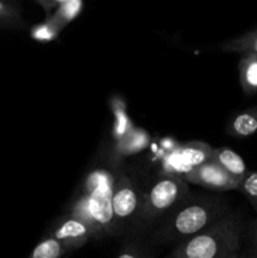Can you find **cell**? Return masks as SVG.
I'll return each instance as SVG.
<instances>
[{
  "instance_id": "ffe728a7",
  "label": "cell",
  "mask_w": 257,
  "mask_h": 258,
  "mask_svg": "<svg viewBox=\"0 0 257 258\" xmlns=\"http://www.w3.org/2000/svg\"><path fill=\"white\" fill-rule=\"evenodd\" d=\"M116 258H145L144 251L136 246H127Z\"/></svg>"
},
{
  "instance_id": "52a82bcc",
  "label": "cell",
  "mask_w": 257,
  "mask_h": 258,
  "mask_svg": "<svg viewBox=\"0 0 257 258\" xmlns=\"http://www.w3.org/2000/svg\"><path fill=\"white\" fill-rule=\"evenodd\" d=\"M48 234L58 239L70 252L81 248L92 239H98L97 233L88 222L71 213L60 217Z\"/></svg>"
},
{
  "instance_id": "2e32d148",
  "label": "cell",
  "mask_w": 257,
  "mask_h": 258,
  "mask_svg": "<svg viewBox=\"0 0 257 258\" xmlns=\"http://www.w3.org/2000/svg\"><path fill=\"white\" fill-rule=\"evenodd\" d=\"M67 253H70L67 247L47 233L38 242L28 258H63Z\"/></svg>"
},
{
  "instance_id": "8992f818",
  "label": "cell",
  "mask_w": 257,
  "mask_h": 258,
  "mask_svg": "<svg viewBox=\"0 0 257 258\" xmlns=\"http://www.w3.org/2000/svg\"><path fill=\"white\" fill-rule=\"evenodd\" d=\"M213 149V146L201 140L180 144L164 156L163 174L184 179L191 170L212 160Z\"/></svg>"
},
{
  "instance_id": "6da1fadb",
  "label": "cell",
  "mask_w": 257,
  "mask_h": 258,
  "mask_svg": "<svg viewBox=\"0 0 257 258\" xmlns=\"http://www.w3.org/2000/svg\"><path fill=\"white\" fill-rule=\"evenodd\" d=\"M229 213L226 201L217 197L190 196L176 206L154 233L156 243H181Z\"/></svg>"
},
{
  "instance_id": "3957f363",
  "label": "cell",
  "mask_w": 257,
  "mask_h": 258,
  "mask_svg": "<svg viewBox=\"0 0 257 258\" xmlns=\"http://www.w3.org/2000/svg\"><path fill=\"white\" fill-rule=\"evenodd\" d=\"M113 174L107 170H95L85 183V193L73 204V216L85 219L92 226L98 239L113 234L112 216Z\"/></svg>"
},
{
  "instance_id": "d6986e66",
  "label": "cell",
  "mask_w": 257,
  "mask_h": 258,
  "mask_svg": "<svg viewBox=\"0 0 257 258\" xmlns=\"http://www.w3.org/2000/svg\"><path fill=\"white\" fill-rule=\"evenodd\" d=\"M59 2L60 0H37L35 3H37V4L42 8L43 12H44L45 19H47V18L52 17L53 13H54V10L57 9Z\"/></svg>"
},
{
  "instance_id": "7402d4cb",
  "label": "cell",
  "mask_w": 257,
  "mask_h": 258,
  "mask_svg": "<svg viewBox=\"0 0 257 258\" xmlns=\"http://www.w3.org/2000/svg\"><path fill=\"white\" fill-rule=\"evenodd\" d=\"M166 258H184V257H181L180 254H178V253H175V252H173V253H171L170 256L166 257Z\"/></svg>"
},
{
  "instance_id": "5bb4252c",
  "label": "cell",
  "mask_w": 257,
  "mask_h": 258,
  "mask_svg": "<svg viewBox=\"0 0 257 258\" xmlns=\"http://www.w3.org/2000/svg\"><path fill=\"white\" fill-rule=\"evenodd\" d=\"M83 9V2L81 0H60L57 9L54 10L52 17L45 20L54 24L62 32L70 23H72Z\"/></svg>"
},
{
  "instance_id": "ac0fdd59",
  "label": "cell",
  "mask_w": 257,
  "mask_h": 258,
  "mask_svg": "<svg viewBox=\"0 0 257 258\" xmlns=\"http://www.w3.org/2000/svg\"><path fill=\"white\" fill-rule=\"evenodd\" d=\"M60 34V30L52 24L50 22L45 20L42 24H37L30 29V35L34 40L42 43L52 42V40L57 39Z\"/></svg>"
},
{
  "instance_id": "30bf717a",
  "label": "cell",
  "mask_w": 257,
  "mask_h": 258,
  "mask_svg": "<svg viewBox=\"0 0 257 258\" xmlns=\"http://www.w3.org/2000/svg\"><path fill=\"white\" fill-rule=\"evenodd\" d=\"M212 160L218 164L222 169H224L229 175L237 179L239 183L248 173V169L242 156L237 154L233 149L227 148V146L214 148Z\"/></svg>"
},
{
  "instance_id": "9c48e42d",
  "label": "cell",
  "mask_w": 257,
  "mask_h": 258,
  "mask_svg": "<svg viewBox=\"0 0 257 258\" xmlns=\"http://www.w3.org/2000/svg\"><path fill=\"white\" fill-rule=\"evenodd\" d=\"M229 136L244 140L257 134V105L239 111L229 118L226 127Z\"/></svg>"
},
{
  "instance_id": "8fae6325",
  "label": "cell",
  "mask_w": 257,
  "mask_h": 258,
  "mask_svg": "<svg viewBox=\"0 0 257 258\" xmlns=\"http://www.w3.org/2000/svg\"><path fill=\"white\" fill-rule=\"evenodd\" d=\"M239 85L246 96L257 95V54L241 55L238 62Z\"/></svg>"
},
{
  "instance_id": "4fadbf2b",
  "label": "cell",
  "mask_w": 257,
  "mask_h": 258,
  "mask_svg": "<svg viewBox=\"0 0 257 258\" xmlns=\"http://www.w3.org/2000/svg\"><path fill=\"white\" fill-rule=\"evenodd\" d=\"M218 49L224 53H238L241 55L257 54V28L237 38L224 40L218 45Z\"/></svg>"
},
{
  "instance_id": "ba28073f",
  "label": "cell",
  "mask_w": 257,
  "mask_h": 258,
  "mask_svg": "<svg viewBox=\"0 0 257 258\" xmlns=\"http://www.w3.org/2000/svg\"><path fill=\"white\" fill-rule=\"evenodd\" d=\"M184 180L188 184H194L214 191L238 190L241 184L213 160L191 170L184 176Z\"/></svg>"
},
{
  "instance_id": "7c38bea8",
  "label": "cell",
  "mask_w": 257,
  "mask_h": 258,
  "mask_svg": "<svg viewBox=\"0 0 257 258\" xmlns=\"http://www.w3.org/2000/svg\"><path fill=\"white\" fill-rule=\"evenodd\" d=\"M150 143V136L145 130L141 128H133L128 131L122 139L117 140L116 144V154L121 156L133 155L145 150Z\"/></svg>"
},
{
  "instance_id": "e0dca14e",
  "label": "cell",
  "mask_w": 257,
  "mask_h": 258,
  "mask_svg": "<svg viewBox=\"0 0 257 258\" xmlns=\"http://www.w3.org/2000/svg\"><path fill=\"white\" fill-rule=\"evenodd\" d=\"M238 191H241L246 197L252 208L257 212V170L247 173V175L239 184Z\"/></svg>"
},
{
  "instance_id": "5b68a950",
  "label": "cell",
  "mask_w": 257,
  "mask_h": 258,
  "mask_svg": "<svg viewBox=\"0 0 257 258\" xmlns=\"http://www.w3.org/2000/svg\"><path fill=\"white\" fill-rule=\"evenodd\" d=\"M144 189L138 179L127 170H118L113 174L112 184V216L113 234L127 232L131 226L138 224L143 203Z\"/></svg>"
},
{
  "instance_id": "9a60e30c",
  "label": "cell",
  "mask_w": 257,
  "mask_h": 258,
  "mask_svg": "<svg viewBox=\"0 0 257 258\" xmlns=\"http://www.w3.org/2000/svg\"><path fill=\"white\" fill-rule=\"evenodd\" d=\"M27 28L23 9L17 2H2L0 0V29L23 30Z\"/></svg>"
},
{
  "instance_id": "7a4b0ae2",
  "label": "cell",
  "mask_w": 257,
  "mask_h": 258,
  "mask_svg": "<svg viewBox=\"0 0 257 258\" xmlns=\"http://www.w3.org/2000/svg\"><path fill=\"white\" fill-rule=\"evenodd\" d=\"M243 222L238 213H227L197 236L181 242L173 252L184 258H229L238 254Z\"/></svg>"
},
{
  "instance_id": "44dd1931",
  "label": "cell",
  "mask_w": 257,
  "mask_h": 258,
  "mask_svg": "<svg viewBox=\"0 0 257 258\" xmlns=\"http://www.w3.org/2000/svg\"><path fill=\"white\" fill-rule=\"evenodd\" d=\"M251 243H252V258H257V219L251 227Z\"/></svg>"
},
{
  "instance_id": "277c9868",
  "label": "cell",
  "mask_w": 257,
  "mask_h": 258,
  "mask_svg": "<svg viewBox=\"0 0 257 258\" xmlns=\"http://www.w3.org/2000/svg\"><path fill=\"white\" fill-rule=\"evenodd\" d=\"M189 194V184L184 179L165 174L156 176L144 189L138 224L146 227L165 218Z\"/></svg>"
},
{
  "instance_id": "603a6c76",
  "label": "cell",
  "mask_w": 257,
  "mask_h": 258,
  "mask_svg": "<svg viewBox=\"0 0 257 258\" xmlns=\"http://www.w3.org/2000/svg\"><path fill=\"white\" fill-rule=\"evenodd\" d=\"M229 258H239V254H234V256L229 257Z\"/></svg>"
}]
</instances>
